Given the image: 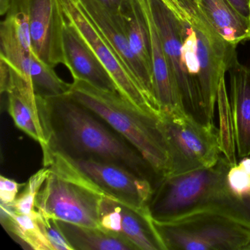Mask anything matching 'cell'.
I'll list each match as a JSON object with an SVG mask.
<instances>
[{
	"instance_id": "1",
	"label": "cell",
	"mask_w": 250,
	"mask_h": 250,
	"mask_svg": "<svg viewBox=\"0 0 250 250\" xmlns=\"http://www.w3.org/2000/svg\"><path fill=\"white\" fill-rule=\"evenodd\" d=\"M43 109L49 143L42 147H49L71 158L115 164L148 180L154 188L161 182L131 143L68 93L43 97Z\"/></svg>"
},
{
	"instance_id": "2",
	"label": "cell",
	"mask_w": 250,
	"mask_h": 250,
	"mask_svg": "<svg viewBox=\"0 0 250 250\" xmlns=\"http://www.w3.org/2000/svg\"><path fill=\"white\" fill-rule=\"evenodd\" d=\"M68 95L121 134L142 155L160 181L172 174V162L160 114L145 112L118 92L74 80Z\"/></svg>"
},
{
	"instance_id": "3",
	"label": "cell",
	"mask_w": 250,
	"mask_h": 250,
	"mask_svg": "<svg viewBox=\"0 0 250 250\" xmlns=\"http://www.w3.org/2000/svg\"><path fill=\"white\" fill-rule=\"evenodd\" d=\"M179 1L186 12L179 20L186 65L205 115L213 121L219 83L238 60L237 45L212 27L194 0Z\"/></svg>"
},
{
	"instance_id": "4",
	"label": "cell",
	"mask_w": 250,
	"mask_h": 250,
	"mask_svg": "<svg viewBox=\"0 0 250 250\" xmlns=\"http://www.w3.org/2000/svg\"><path fill=\"white\" fill-rule=\"evenodd\" d=\"M229 167L222 155L214 166L164 178L153 190L149 201L150 217L157 222H169L203 211L225 184Z\"/></svg>"
},
{
	"instance_id": "5",
	"label": "cell",
	"mask_w": 250,
	"mask_h": 250,
	"mask_svg": "<svg viewBox=\"0 0 250 250\" xmlns=\"http://www.w3.org/2000/svg\"><path fill=\"white\" fill-rule=\"evenodd\" d=\"M152 220L166 250H244L250 244V229L214 212H196L169 222Z\"/></svg>"
},
{
	"instance_id": "6",
	"label": "cell",
	"mask_w": 250,
	"mask_h": 250,
	"mask_svg": "<svg viewBox=\"0 0 250 250\" xmlns=\"http://www.w3.org/2000/svg\"><path fill=\"white\" fill-rule=\"evenodd\" d=\"M172 162V174L214 166L220 159L219 131L213 121L199 122L188 114L160 113Z\"/></svg>"
},
{
	"instance_id": "7",
	"label": "cell",
	"mask_w": 250,
	"mask_h": 250,
	"mask_svg": "<svg viewBox=\"0 0 250 250\" xmlns=\"http://www.w3.org/2000/svg\"><path fill=\"white\" fill-rule=\"evenodd\" d=\"M58 153L70 169L93 191L137 210H148L147 206L154 190L148 180L111 162L71 158Z\"/></svg>"
},
{
	"instance_id": "8",
	"label": "cell",
	"mask_w": 250,
	"mask_h": 250,
	"mask_svg": "<svg viewBox=\"0 0 250 250\" xmlns=\"http://www.w3.org/2000/svg\"><path fill=\"white\" fill-rule=\"evenodd\" d=\"M65 21L74 27L115 83L118 93L145 112L160 114L150 104L140 84L84 12L77 0H59Z\"/></svg>"
},
{
	"instance_id": "9",
	"label": "cell",
	"mask_w": 250,
	"mask_h": 250,
	"mask_svg": "<svg viewBox=\"0 0 250 250\" xmlns=\"http://www.w3.org/2000/svg\"><path fill=\"white\" fill-rule=\"evenodd\" d=\"M102 194L51 171L36 199V210L58 220L99 227Z\"/></svg>"
},
{
	"instance_id": "10",
	"label": "cell",
	"mask_w": 250,
	"mask_h": 250,
	"mask_svg": "<svg viewBox=\"0 0 250 250\" xmlns=\"http://www.w3.org/2000/svg\"><path fill=\"white\" fill-rule=\"evenodd\" d=\"M164 52L182 101L184 110L199 122L208 121L186 65L180 20L162 0H148Z\"/></svg>"
},
{
	"instance_id": "11",
	"label": "cell",
	"mask_w": 250,
	"mask_h": 250,
	"mask_svg": "<svg viewBox=\"0 0 250 250\" xmlns=\"http://www.w3.org/2000/svg\"><path fill=\"white\" fill-rule=\"evenodd\" d=\"M77 1L138 82L150 104L159 111L153 93V77L130 49L123 16L108 9L99 0Z\"/></svg>"
},
{
	"instance_id": "12",
	"label": "cell",
	"mask_w": 250,
	"mask_h": 250,
	"mask_svg": "<svg viewBox=\"0 0 250 250\" xmlns=\"http://www.w3.org/2000/svg\"><path fill=\"white\" fill-rule=\"evenodd\" d=\"M99 227L131 243L137 250H166L148 210H139L112 197H102Z\"/></svg>"
},
{
	"instance_id": "13",
	"label": "cell",
	"mask_w": 250,
	"mask_h": 250,
	"mask_svg": "<svg viewBox=\"0 0 250 250\" xmlns=\"http://www.w3.org/2000/svg\"><path fill=\"white\" fill-rule=\"evenodd\" d=\"M33 52L52 68L65 65V17L59 0H29Z\"/></svg>"
},
{
	"instance_id": "14",
	"label": "cell",
	"mask_w": 250,
	"mask_h": 250,
	"mask_svg": "<svg viewBox=\"0 0 250 250\" xmlns=\"http://www.w3.org/2000/svg\"><path fill=\"white\" fill-rule=\"evenodd\" d=\"M6 92L8 112L17 128L44 147L49 143L43 109V97L35 91L32 83L10 66Z\"/></svg>"
},
{
	"instance_id": "15",
	"label": "cell",
	"mask_w": 250,
	"mask_h": 250,
	"mask_svg": "<svg viewBox=\"0 0 250 250\" xmlns=\"http://www.w3.org/2000/svg\"><path fill=\"white\" fill-rule=\"evenodd\" d=\"M150 35L153 93L160 113L184 115L182 101L168 65L160 37L152 17L148 0H139Z\"/></svg>"
},
{
	"instance_id": "16",
	"label": "cell",
	"mask_w": 250,
	"mask_h": 250,
	"mask_svg": "<svg viewBox=\"0 0 250 250\" xmlns=\"http://www.w3.org/2000/svg\"><path fill=\"white\" fill-rule=\"evenodd\" d=\"M65 66L74 80L87 82L97 88L118 92L109 73L69 23L64 30Z\"/></svg>"
},
{
	"instance_id": "17",
	"label": "cell",
	"mask_w": 250,
	"mask_h": 250,
	"mask_svg": "<svg viewBox=\"0 0 250 250\" xmlns=\"http://www.w3.org/2000/svg\"><path fill=\"white\" fill-rule=\"evenodd\" d=\"M237 155L250 156V68L237 60L228 71Z\"/></svg>"
},
{
	"instance_id": "18",
	"label": "cell",
	"mask_w": 250,
	"mask_h": 250,
	"mask_svg": "<svg viewBox=\"0 0 250 250\" xmlns=\"http://www.w3.org/2000/svg\"><path fill=\"white\" fill-rule=\"evenodd\" d=\"M212 27L229 43L250 40V20L241 16L228 0H194Z\"/></svg>"
},
{
	"instance_id": "19",
	"label": "cell",
	"mask_w": 250,
	"mask_h": 250,
	"mask_svg": "<svg viewBox=\"0 0 250 250\" xmlns=\"http://www.w3.org/2000/svg\"><path fill=\"white\" fill-rule=\"evenodd\" d=\"M1 223L8 233L24 249L52 250L35 215L17 213L9 205L1 203Z\"/></svg>"
},
{
	"instance_id": "20",
	"label": "cell",
	"mask_w": 250,
	"mask_h": 250,
	"mask_svg": "<svg viewBox=\"0 0 250 250\" xmlns=\"http://www.w3.org/2000/svg\"><path fill=\"white\" fill-rule=\"evenodd\" d=\"M58 222L74 250H137L131 243L102 228L81 226L61 220Z\"/></svg>"
},
{
	"instance_id": "21",
	"label": "cell",
	"mask_w": 250,
	"mask_h": 250,
	"mask_svg": "<svg viewBox=\"0 0 250 250\" xmlns=\"http://www.w3.org/2000/svg\"><path fill=\"white\" fill-rule=\"evenodd\" d=\"M121 15L131 52L153 77L150 35L139 0H125Z\"/></svg>"
},
{
	"instance_id": "22",
	"label": "cell",
	"mask_w": 250,
	"mask_h": 250,
	"mask_svg": "<svg viewBox=\"0 0 250 250\" xmlns=\"http://www.w3.org/2000/svg\"><path fill=\"white\" fill-rule=\"evenodd\" d=\"M204 210L226 216L250 229V189L241 194H232L227 188L225 181Z\"/></svg>"
},
{
	"instance_id": "23",
	"label": "cell",
	"mask_w": 250,
	"mask_h": 250,
	"mask_svg": "<svg viewBox=\"0 0 250 250\" xmlns=\"http://www.w3.org/2000/svg\"><path fill=\"white\" fill-rule=\"evenodd\" d=\"M218 113H219V147L221 153L228 161L229 166L237 165V148L235 142V128L230 102L227 91L225 77L221 80L218 89L216 99Z\"/></svg>"
},
{
	"instance_id": "24",
	"label": "cell",
	"mask_w": 250,
	"mask_h": 250,
	"mask_svg": "<svg viewBox=\"0 0 250 250\" xmlns=\"http://www.w3.org/2000/svg\"><path fill=\"white\" fill-rule=\"evenodd\" d=\"M5 17L3 21L10 26L20 44L35 55L30 35L29 0H11Z\"/></svg>"
},
{
	"instance_id": "25",
	"label": "cell",
	"mask_w": 250,
	"mask_h": 250,
	"mask_svg": "<svg viewBox=\"0 0 250 250\" xmlns=\"http://www.w3.org/2000/svg\"><path fill=\"white\" fill-rule=\"evenodd\" d=\"M49 173L50 169L43 167L42 169L32 175L27 183H26L22 192L19 194L14 203L8 204L11 208L17 213L22 214H36L37 213L36 207V199Z\"/></svg>"
},
{
	"instance_id": "26",
	"label": "cell",
	"mask_w": 250,
	"mask_h": 250,
	"mask_svg": "<svg viewBox=\"0 0 250 250\" xmlns=\"http://www.w3.org/2000/svg\"><path fill=\"white\" fill-rule=\"evenodd\" d=\"M38 220L50 244L52 250H74L62 233L58 225V219L38 211Z\"/></svg>"
},
{
	"instance_id": "27",
	"label": "cell",
	"mask_w": 250,
	"mask_h": 250,
	"mask_svg": "<svg viewBox=\"0 0 250 250\" xmlns=\"http://www.w3.org/2000/svg\"><path fill=\"white\" fill-rule=\"evenodd\" d=\"M26 184H20L14 180L1 175L0 177V200L2 204H11L15 201L20 189Z\"/></svg>"
},
{
	"instance_id": "28",
	"label": "cell",
	"mask_w": 250,
	"mask_h": 250,
	"mask_svg": "<svg viewBox=\"0 0 250 250\" xmlns=\"http://www.w3.org/2000/svg\"><path fill=\"white\" fill-rule=\"evenodd\" d=\"M10 78V67L6 61L0 58V91L6 92Z\"/></svg>"
},
{
	"instance_id": "29",
	"label": "cell",
	"mask_w": 250,
	"mask_h": 250,
	"mask_svg": "<svg viewBox=\"0 0 250 250\" xmlns=\"http://www.w3.org/2000/svg\"><path fill=\"white\" fill-rule=\"evenodd\" d=\"M228 1L241 16L250 20V0H228Z\"/></svg>"
},
{
	"instance_id": "30",
	"label": "cell",
	"mask_w": 250,
	"mask_h": 250,
	"mask_svg": "<svg viewBox=\"0 0 250 250\" xmlns=\"http://www.w3.org/2000/svg\"><path fill=\"white\" fill-rule=\"evenodd\" d=\"M162 2L175 14L179 19L183 20L186 17V12L181 5L179 0H162Z\"/></svg>"
},
{
	"instance_id": "31",
	"label": "cell",
	"mask_w": 250,
	"mask_h": 250,
	"mask_svg": "<svg viewBox=\"0 0 250 250\" xmlns=\"http://www.w3.org/2000/svg\"><path fill=\"white\" fill-rule=\"evenodd\" d=\"M108 9L116 14H121L125 0H99Z\"/></svg>"
},
{
	"instance_id": "32",
	"label": "cell",
	"mask_w": 250,
	"mask_h": 250,
	"mask_svg": "<svg viewBox=\"0 0 250 250\" xmlns=\"http://www.w3.org/2000/svg\"><path fill=\"white\" fill-rule=\"evenodd\" d=\"M11 0H0V15L3 17L9 8Z\"/></svg>"
},
{
	"instance_id": "33",
	"label": "cell",
	"mask_w": 250,
	"mask_h": 250,
	"mask_svg": "<svg viewBox=\"0 0 250 250\" xmlns=\"http://www.w3.org/2000/svg\"><path fill=\"white\" fill-rule=\"evenodd\" d=\"M242 160L238 162V164L244 169V171L250 175V157L247 156V157L242 158Z\"/></svg>"
},
{
	"instance_id": "34",
	"label": "cell",
	"mask_w": 250,
	"mask_h": 250,
	"mask_svg": "<svg viewBox=\"0 0 250 250\" xmlns=\"http://www.w3.org/2000/svg\"><path fill=\"white\" fill-rule=\"evenodd\" d=\"M244 250H250V244L244 248Z\"/></svg>"
}]
</instances>
